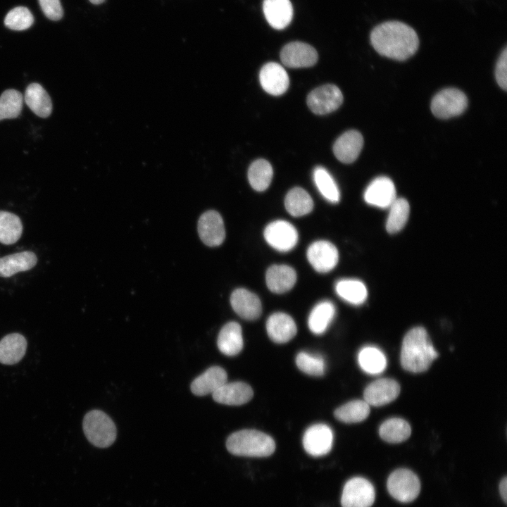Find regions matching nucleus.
<instances>
[{
  "mask_svg": "<svg viewBox=\"0 0 507 507\" xmlns=\"http://www.w3.org/2000/svg\"><path fill=\"white\" fill-rule=\"evenodd\" d=\"M370 39L379 54L397 61L408 59L419 46L418 36L413 28L396 20L387 21L375 27Z\"/></svg>",
  "mask_w": 507,
  "mask_h": 507,
  "instance_id": "obj_1",
  "label": "nucleus"
},
{
  "mask_svg": "<svg viewBox=\"0 0 507 507\" xmlns=\"http://www.w3.org/2000/svg\"><path fill=\"white\" fill-rule=\"evenodd\" d=\"M437 356L425 328L415 327L406 333L401 350V363L406 370L414 373L424 372Z\"/></svg>",
  "mask_w": 507,
  "mask_h": 507,
  "instance_id": "obj_2",
  "label": "nucleus"
},
{
  "mask_svg": "<svg viewBox=\"0 0 507 507\" xmlns=\"http://www.w3.org/2000/svg\"><path fill=\"white\" fill-rule=\"evenodd\" d=\"M227 451L235 456L246 457H267L275 449L273 439L267 434L256 430H243L232 433L227 439Z\"/></svg>",
  "mask_w": 507,
  "mask_h": 507,
  "instance_id": "obj_3",
  "label": "nucleus"
},
{
  "mask_svg": "<svg viewBox=\"0 0 507 507\" xmlns=\"http://www.w3.org/2000/svg\"><path fill=\"white\" fill-rule=\"evenodd\" d=\"M82 428L88 441L99 448L110 446L116 438L114 423L108 415L99 410H92L84 415Z\"/></svg>",
  "mask_w": 507,
  "mask_h": 507,
  "instance_id": "obj_4",
  "label": "nucleus"
},
{
  "mask_svg": "<svg viewBox=\"0 0 507 507\" xmlns=\"http://www.w3.org/2000/svg\"><path fill=\"white\" fill-rule=\"evenodd\" d=\"M387 487L390 495L402 503L414 501L420 492V482L418 476L406 468L392 472L388 477Z\"/></svg>",
  "mask_w": 507,
  "mask_h": 507,
  "instance_id": "obj_5",
  "label": "nucleus"
},
{
  "mask_svg": "<svg viewBox=\"0 0 507 507\" xmlns=\"http://www.w3.org/2000/svg\"><path fill=\"white\" fill-rule=\"evenodd\" d=\"M467 106L468 99L463 92L456 88H447L433 97L430 108L434 116L446 119L461 115Z\"/></svg>",
  "mask_w": 507,
  "mask_h": 507,
  "instance_id": "obj_6",
  "label": "nucleus"
},
{
  "mask_svg": "<svg viewBox=\"0 0 507 507\" xmlns=\"http://www.w3.org/2000/svg\"><path fill=\"white\" fill-rule=\"evenodd\" d=\"M375 499V491L368 480L356 477L349 480L343 488L342 507H370Z\"/></svg>",
  "mask_w": 507,
  "mask_h": 507,
  "instance_id": "obj_7",
  "label": "nucleus"
},
{
  "mask_svg": "<svg viewBox=\"0 0 507 507\" xmlns=\"http://www.w3.org/2000/svg\"><path fill=\"white\" fill-rule=\"evenodd\" d=\"M264 238L267 243L277 251L287 252L296 245L299 234L296 229L290 223L278 220L265 227Z\"/></svg>",
  "mask_w": 507,
  "mask_h": 507,
  "instance_id": "obj_8",
  "label": "nucleus"
},
{
  "mask_svg": "<svg viewBox=\"0 0 507 507\" xmlns=\"http://www.w3.org/2000/svg\"><path fill=\"white\" fill-rule=\"evenodd\" d=\"M307 105L317 115H325L337 110L343 102L341 90L334 84L320 86L307 96Z\"/></svg>",
  "mask_w": 507,
  "mask_h": 507,
  "instance_id": "obj_9",
  "label": "nucleus"
},
{
  "mask_svg": "<svg viewBox=\"0 0 507 507\" xmlns=\"http://www.w3.org/2000/svg\"><path fill=\"white\" fill-rule=\"evenodd\" d=\"M333 444V432L325 424H315L309 427L303 437L305 451L312 456H322L328 453Z\"/></svg>",
  "mask_w": 507,
  "mask_h": 507,
  "instance_id": "obj_10",
  "label": "nucleus"
},
{
  "mask_svg": "<svg viewBox=\"0 0 507 507\" xmlns=\"http://www.w3.org/2000/svg\"><path fill=\"white\" fill-rule=\"evenodd\" d=\"M306 256L312 267L321 273L332 270L339 261V253L336 246L325 240L313 242L308 248Z\"/></svg>",
  "mask_w": 507,
  "mask_h": 507,
  "instance_id": "obj_11",
  "label": "nucleus"
},
{
  "mask_svg": "<svg viewBox=\"0 0 507 507\" xmlns=\"http://www.w3.org/2000/svg\"><path fill=\"white\" fill-rule=\"evenodd\" d=\"M318 55L316 50L308 44L292 42L286 44L280 52L282 63L289 68H306L315 65Z\"/></svg>",
  "mask_w": 507,
  "mask_h": 507,
  "instance_id": "obj_12",
  "label": "nucleus"
},
{
  "mask_svg": "<svg viewBox=\"0 0 507 507\" xmlns=\"http://www.w3.org/2000/svg\"><path fill=\"white\" fill-rule=\"evenodd\" d=\"M198 232L201 241L208 246L220 245L225 237L224 223L215 211L204 213L198 221Z\"/></svg>",
  "mask_w": 507,
  "mask_h": 507,
  "instance_id": "obj_13",
  "label": "nucleus"
},
{
  "mask_svg": "<svg viewBox=\"0 0 507 507\" xmlns=\"http://www.w3.org/2000/svg\"><path fill=\"white\" fill-rule=\"evenodd\" d=\"M400 393L399 383L390 378H380L366 387L363 396L369 406H381L395 400Z\"/></svg>",
  "mask_w": 507,
  "mask_h": 507,
  "instance_id": "obj_14",
  "label": "nucleus"
},
{
  "mask_svg": "<svg viewBox=\"0 0 507 507\" xmlns=\"http://www.w3.org/2000/svg\"><path fill=\"white\" fill-rule=\"evenodd\" d=\"M365 202L381 208H389L397 198L394 182L387 177L374 179L364 192Z\"/></svg>",
  "mask_w": 507,
  "mask_h": 507,
  "instance_id": "obj_15",
  "label": "nucleus"
},
{
  "mask_svg": "<svg viewBox=\"0 0 507 507\" xmlns=\"http://www.w3.org/2000/svg\"><path fill=\"white\" fill-rule=\"evenodd\" d=\"M259 80L263 89L274 96L284 94L288 89L289 83L285 69L275 62H269L262 67Z\"/></svg>",
  "mask_w": 507,
  "mask_h": 507,
  "instance_id": "obj_16",
  "label": "nucleus"
},
{
  "mask_svg": "<svg viewBox=\"0 0 507 507\" xmlns=\"http://www.w3.org/2000/svg\"><path fill=\"white\" fill-rule=\"evenodd\" d=\"M230 303L234 312L244 320H254L261 315L262 306L258 296L246 289H235L231 294Z\"/></svg>",
  "mask_w": 507,
  "mask_h": 507,
  "instance_id": "obj_17",
  "label": "nucleus"
},
{
  "mask_svg": "<svg viewBox=\"0 0 507 507\" xmlns=\"http://www.w3.org/2000/svg\"><path fill=\"white\" fill-rule=\"evenodd\" d=\"M363 145L361 134L356 130H349L336 140L333 145V152L342 163H351L358 157Z\"/></svg>",
  "mask_w": 507,
  "mask_h": 507,
  "instance_id": "obj_18",
  "label": "nucleus"
},
{
  "mask_svg": "<svg viewBox=\"0 0 507 507\" xmlns=\"http://www.w3.org/2000/svg\"><path fill=\"white\" fill-rule=\"evenodd\" d=\"M266 330L270 339L278 344L291 340L296 334L297 327L293 318L282 312L269 316L266 322Z\"/></svg>",
  "mask_w": 507,
  "mask_h": 507,
  "instance_id": "obj_19",
  "label": "nucleus"
},
{
  "mask_svg": "<svg viewBox=\"0 0 507 507\" xmlns=\"http://www.w3.org/2000/svg\"><path fill=\"white\" fill-rule=\"evenodd\" d=\"M253 395L251 387L243 382H226L212 394L215 401L231 406L244 404Z\"/></svg>",
  "mask_w": 507,
  "mask_h": 507,
  "instance_id": "obj_20",
  "label": "nucleus"
},
{
  "mask_svg": "<svg viewBox=\"0 0 507 507\" xmlns=\"http://www.w3.org/2000/svg\"><path fill=\"white\" fill-rule=\"evenodd\" d=\"M263 11L269 25L276 30L287 27L293 18V6L289 0H264Z\"/></svg>",
  "mask_w": 507,
  "mask_h": 507,
  "instance_id": "obj_21",
  "label": "nucleus"
},
{
  "mask_svg": "<svg viewBox=\"0 0 507 507\" xmlns=\"http://www.w3.org/2000/svg\"><path fill=\"white\" fill-rule=\"evenodd\" d=\"M227 380V373L223 368L212 366L193 380L191 391L197 396L213 394L226 383Z\"/></svg>",
  "mask_w": 507,
  "mask_h": 507,
  "instance_id": "obj_22",
  "label": "nucleus"
},
{
  "mask_svg": "<svg viewBox=\"0 0 507 507\" xmlns=\"http://www.w3.org/2000/svg\"><path fill=\"white\" fill-rule=\"evenodd\" d=\"M265 280L272 292L282 294L294 287L296 281V273L291 266L273 265L267 270Z\"/></svg>",
  "mask_w": 507,
  "mask_h": 507,
  "instance_id": "obj_23",
  "label": "nucleus"
},
{
  "mask_svg": "<svg viewBox=\"0 0 507 507\" xmlns=\"http://www.w3.org/2000/svg\"><path fill=\"white\" fill-rule=\"evenodd\" d=\"M27 346V340L21 334L11 333L6 335L0 340V363H18L24 357Z\"/></svg>",
  "mask_w": 507,
  "mask_h": 507,
  "instance_id": "obj_24",
  "label": "nucleus"
},
{
  "mask_svg": "<svg viewBox=\"0 0 507 507\" xmlns=\"http://www.w3.org/2000/svg\"><path fill=\"white\" fill-rule=\"evenodd\" d=\"M217 345L225 355H237L243 348V337L241 326L236 322H229L220 330Z\"/></svg>",
  "mask_w": 507,
  "mask_h": 507,
  "instance_id": "obj_25",
  "label": "nucleus"
},
{
  "mask_svg": "<svg viewBox=\"0 0 507 507\" xmlns=\"http://www.w3.org/2000/svg\"><path fill=\"white\" fill-rule=\"evenodd\" d=\"M37 262V256L30 251L5 256L0 258V276L9 277L19 272L29 270Z\"/></svg>",
  "mask_w": 507,
  "mask_h": 507,
  "instance_id": "obj_26",
  "label": "nucleus"
},
{
  "mask_svg": "<svg viewBox=\"0 0 507 507\" xmlns=\"http://www.w3.org/2000/svg\"><path fill=\"white\" fill-rule=\"evenodd\" d=\"M25 101L30 110L40 118H47L52 112L51 99L47 92L38 83H31L27 87Z\"/></svg>",
  "mask_w": 507,
  "mask_h": 507,
  "instance_id": "obj_27",
  "label": "nucleus"
},
{
  "mask_svg": "<svg viewBox=\"0 0 507 507\" xmlns=\"http://www.w3.org/2000/svg\"><path fill=\"white\" fill-rule=\"evenodd\" d=\"M335 313V306L330 301L325 300L319 302L309 314L308 319L309 330L315 334L324 333L332 321Z\"/></svg>",
  "mask_w": 507,
  "mask_h": 507,
  "instance_id": "obj_28",
  "label": "nucleus"
},
{
  "mask_svg": "<svg viewBox=\"0 0 507 507\" xmlns=\"http://www.w3.org/2000/svg\"><path fill=\"white\" fill-rule=\"evenodd\" d=\"M337 294L345 301L360 305L365 302L368 291L365 284L356 279H342L334 286Z\"/></svg>",
  "mask_w": 507,
  "mask_h": 507,
  "instance_id": "obj_29",
  "label": "nucleus"
},
{
  "mask_svg": "<svg viewBox=\"0 0 507 507\" xmlns=\"http://www.w3.org/2000/svg\"><path fill=\"white\" fill-rule=\"evenodd\" d=\"M284 206L287 212L294 217H300L311 213L313 201L308 193L301 187H294L287 194Z\"/></svg>",
  "mask_w": 507,
  "mask_h": 507,
  "instance_id": "obj_30",
  "label": "nucleus"
},
{
  "mask_svg": "<svg viewBox=\"0 0 507 507\" xmlns=\"http://www.w3.org/2000/svg\"><path fill=\"white\" fill-rule=\"evenodd\" d=\"M379 434L384 441L396 444L406 441L411 434L410 425L403 419L392 418L380 427Z\"/></svg>",
  "mask_w": 507,
  "mask_h": 507,
  "instance_id": "obj_31",
  "label": "nucleus"
},
{
  "mask_svg": "<svg viewBox=\"0 0 507 507\" xmlns=\"http://www.w3.org/2000/svg\"><path fill=\"white\" fill-rule=\"evenodd\" d=\"M370 413V406L364 400H353L337 408L336 419L345 423H356L365 420Z\"/></svg>",
  "mask_w": 507,
  "mask_h": 507,
  "instance_id": "obj_32",
  "label": "nucleus"
},
{
  "mask_svg": "<svg viewBox=\"0 0 507 507\" xmlns=\"http://www.w3.org/2000/svg\"><path fill=\"white\" fill-rule=\"evenodd\" d=\"M273 175L270 163L264 159L254 161L248 170V180L251 187L258 192L265 190L270 185Z\"/></svg>",
  "mask_w": 507,
  "mask_h": 507,
  "instance_id": "obj_33",
  "label": "nucleus"
},
{
  "mask_svg": "<svg viewBox=\"0 0 507 507\" xmlns=\"http://www.w3.org/2000/svg\"><path fill=\"white\" fill-rule=\"evenodd\" d=\"M358 361L361 369L370 375L381 373L387 366L384 354L374 346L363 348L358 353Z\"/></svg>",
  "mask_w": 507,
  "mask_h": 507,
  "instance_id": "obj_34",
  "label": "nucleus"
},
{
  "mask_svg": "<svg viewBox=\"0 0 507 507\" xmlns=\"http://www.w3.org/2000/svg\"><path fill=\"white\" fill-rule=\"evenodd\" d=\"M23 225L20 218L12 213L0 211V242L10 245L21 237Z\"/></svg>",
  "mask_w": 507,
  "mask_h": 507,
  "instance_id": "obj_35",
  "label": "nucleus"
},
{
  "mask_svg": "<svg viewBox=\"0 0 507 507\" xmlns=\"http://www.w3.org/2000/svg\"><path fill=\"white\" fill-rule=\"evenodd\" d=\"M389 208L386 230L390 234H395L405 226L408 219L410 206L406 199L396 198Z\"/></svg>",
  "mask_w": 507,
  "mask_h": 507,
  "instance_id": "obj_36",
  "label": "nucleus"
},
{
  "mask_svg": "<svg viewBox=\"0 0 507 507\" xmlns=\"http://www.w3.org/2000/svg\"><path fill=\"white\" fill-rule=\"evenodd\" d=\"M314 182L321 195L329 202L336 204L339 201V188L329 172L323 167H316L313 171Z\"/></svg>",
  "mask_w": 507,
  "mask_h": 507,
  "instance_id": "obj_37",
  "label": "nucleus"
},
{
  "mask_svg": "<svg viewBox=\"0 0 507 507\" xmlns=\"http://www.w3.org/2000/svg\"><path fill=\"white\" fill-rule=\"evenodd\" d=\"M23 96L13 89L5 90L0 96V121L18 118L21 113Z\"/></svg>",
  "mask_w": 507,
  "mask_h": 507,
  "instance_id": "obj_38",
  "label": "nucleus"
},
{
  "mask_svg": "<svg viewBox=\"0 0 507 507\" xmlns=\"http://www.w3.org/2000/svg\"><path fill=\"white\" fill-rule=\"evenodd\" d=\"M296 364L300 370L309 375L322 376L325 373V361L320 356L300 352L296 357Z\"/></svg>",
  "mask_w": 507,
  "mask_h": 507,
  "instance_id": "obj_39",
  "label": "nucleus"
},
{
  "mask_svg": "<svg viewBox=\"0 0 507 507\" xmlns=\"http://www.w3.org/2000/svg\"><path fill=\"white\" fill-rule=\"evenodd\" d=\"M34 17L30 10L18 6L11 10L5 17V25L13 30H24L33 24Z\"/></svg>",
  "mask_w": 507,
  "mask_h": 507,
  "instance_id": "obj_40",
  "label": "nucleus"
},
{
  "mask_svg": "<svg viewBox=\"0 0 507 507\" xmlns=\"http://www.w3.org/2000/svg\"><path fill=\"white\" fill-rule=\"evenodd\" d=\"M44 15L51 20H58L63 15L60 0H39Z\"/></svg>",
  "mask_w": 507,
  "mask_h": 507,
  "instance_id": "obj_41",
  "label": "nucleus"
},
{
  "mask_svg": "<svg viewBox=\"0 0 507 507\" xmlns=\"http://www.w3.org/2000/svg\"><path fill=\"white\" fill-rule=\"evenodd\" d=\"M495 77L499 87L503 90L507 89V49L504 48L500 54L495 69Z\"/></svg>",
  "mask_w": 507,
  "mask_h": 507,
  "instance_id": "obj_42",
  "label": "nucleus"
},
{
  "mask_svg": "<svg viewBox=\"0 0 507 507\" xmlns=\"http://www.w3.org/2000/svg\"><path fill=\"white\" fill-rule=\"evenodd\" d=\"M499 491L501 499L506 503L507 501V478L503 477L499 482Z\"/></svg>",
  "mask_w": 507,
  "mask_h": 507,
  "instance_id": "obj_43",
  "label": "nucleus"
},
{
  "mask_svg": "<svg viewBox=\"0 0 507 507\" xmlns=\"http://www.w3.org/2000/svg\"><path fill=\"white\" fill-rule=\"evenodd\" d=\"M105 0H89L91 3L93 4H100L103 3Z\"/></svg>",
  "mask_w": 507,
  "mask_h": 507,
  "instance_id": "obj_44",
  "label": "nucleus"
}]
</instances>
